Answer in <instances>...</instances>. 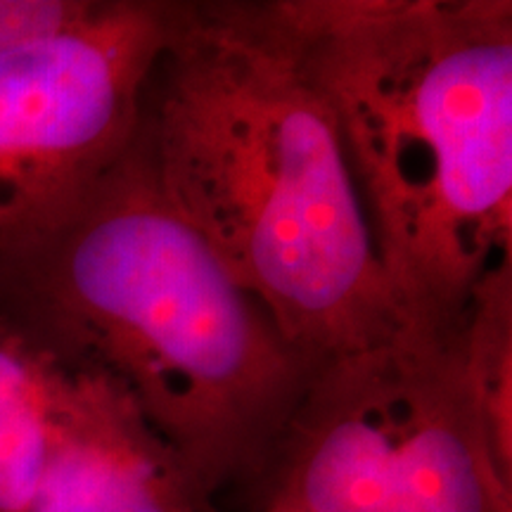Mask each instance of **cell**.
<instances>
[{
  "instance_id": "obj_2",
  "label": "cell",
  "mask_w": 512,
  "mask_h": 512,
  "mask_svg": "<svg viewBox=\"0 0 512 512\" xmlns=\"http://www.w3.org/2000/svg\"><path fill=\"white\" fill-rule=\"evenodd\" d=\"M0 318L124 392L209 503L252 479L316 370L166 202L133 143L0 264Z\"/></svg>"
},
{
  "instance_id": "obj_8",
  "label": "cell",
  "mask_w": 512,
  "mask_h": 512,
  "mask_svg": "<svg viewBox=\"0 0 512 512\" xmlns=\"http://www.w3.org/2000/svg\"><path fill=\"white\" fill-rule=\"evenodd\" d=\"M95 5L98 0H0V53L72 29Z\"/></svg>"
},
{
  "instance_id": "obj_5",
  "label": "cell",
  "mask_w": 512,
  "mask_h": 512,
  "mask_svg": "<svg viewBox=\"0 0 512 512\" xmlns=\"http://www.w3.org/2000/svg\"><path fill=\"white\" fill-rule=\"evenodd\" d=\"M463 330L411 323L387 342L399 512H512V441L472 387Z\"/></svg>"
},
{
  "instance_id": "obj_1",
  "label": "cell",
  "mask_w": 512,
  "mask_h": 512,
  "mask_svg": "<svg viewBox=\"0 0 512 512\" xmlns=\"http://www.w3.org/2000/svg\"><path fill=\"white\" fill-rule=\"evenodd\" d=\"M133 150L316 368L411 325L283 0H169Z\"/></svg>"
},
{
  "instance_id": "obj_3",
  "label": "cell",
  "mask_w": 512,
  "mask_h": 512,
  "mask_svg": "<svg viewBox=\"0 0 512 512\" xmlns=\"http://www.w3.org/2000/svg\"><path fill=\"white\" fill-rule=\"evenodd\" d=\"M411 323L512 268L510 0H283Z\"/></svg>"
},
{
  "instance_id": "obj_7",
  "label": "cell",
  "mask_w": 512,
  "mask_h": 512,
  "mask_svg": "<svg viewBox=\"0 0 512 512\" xmlns=\"http://www.w3.org/2000/svg\"><path fill=\"white\" fill-rule=\"evenodd\" d=\"M69 370L0 318V512H29Z\"/></svg>"
},
{
  "instance_id": "obj_6",
  "label": "cell",
  "mask_w": 512,
  "mask_h": 512,
  "mask_svg": "<svg viewBox=\"0 0 512 512\" xmlns=\"http://www.w3.org/2000/svg\"><path fill=\"white\" fill-rule=\"evenodd\" d=\"M29 512H219L197 494L133 401L98 375L64 384L53 446Z\"/></svg>"
},
{
  "instance_id": "obj_4",
  "label": "cell",
  "mask_w": 512,
  "mask_h": 512,
  "mask_svg": "<svg viewBox=\"0 0 512 512\" xmlns=\"http://www.w3.org/2000/svg\"><path fill=\"white\" fill-rule=\"evenodd\" d=\"M169 0H98L0 53V264L41 238L133 143Z\"/></svg>"
}]
</instances>
